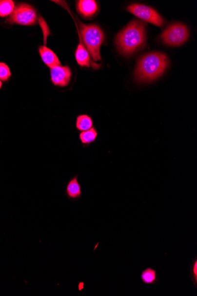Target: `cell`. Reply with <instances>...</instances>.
Masks as SVG:
<instances>
[{
	"label": "cell",
	"instance_id": "cell-7",
	"mask_svg": "<svg viewBox=\"0 0 197 296\" xmlns=\"http://www.w3.org/2000/svg\"><path fill=\"white\" fill-rule=\"evenodd\" d=\"M50 73L52 81L55 85L64 87L69 84L72 72L68 66H58L53 67Z\"/></svg>",
	"mask_w": 197,
	"mask_h": 296
},
{
	"label": "cell",
	"instance_id": "cell-19",
	"mask_svg": "<svg viewBox=\"0 0 197 296\" xmlns=\"http://www.w3.org/2000/svg\"><path fill=\"white\" fill-rule=\"evenodd\" d=\"M1 87H2V83H1V80H0V89L1 88Z\"/></svg>",
	"mask_w": 197,
	"mask_h": 296
},
{
	"label": "cell",
	"instance_id": "cell-2",
	"mask_svg": "<svg viewBox=\"0 0 197 296\" xmlns=\"http://www.w3.org/2000/svg\"><path fill=\"white\" fill-rule=\"evenodd\" d=\"M168 65V59L164 53H147L138 62L135 78L142 83H150L161 77Z\"/></svg>",
	"mask_w": 197,
	"mask_h": 296
},
{
	"label": "cell",
	"instance_id": "cell-6",
	"mask_svg": "<svg viewBox=\"0 0 197 296\" xmlns=\"http://www.w3.org/2000/svg\"><path fill=\"white\" fill-rule=\"evenodd\" d=\"M127 9L129 12L133 14L138 18L156 26L162 27L164 24V19L159 13L154 8L147 5L133 4L129 5Z\"/></svg>",
	"mask_w": 197,
	"mask_h": 296
},
{
	"label": "cell",
	"instance_id": "cell-12",
	"mask_svg": "<svg viewBox=\"0 0 197 296\" xmlns=\"http://www.w3.org/2000/svg\"><path fill=\"white\" fill-rule=\"evenodd\" d=\"M140 280L145 285H153L159 281L156 270L151 267L146 268L142 271L140 275Z\"/></svg>",
	"mask_w": 197,
	"mask_h": 296
},
{
	"label": "cell",
	"instance_id": "cell-16",
	"mask_svg": "<svg viewBox=\"0 0 197 296\" xmlns=\"http://www.w3.org/2000/svg\"><path fill=\"white\" fill-rule=\"evenodd\" d=\"M11 77V71L6 64L0 63V80L6 82Z\"/></svg>",
	"mask_w": 197,
	"mask_h": 296
},
{
	"label": "cell",
	"instance_id": "cell-3",
	"mask_svg": "<svg viewBox=\"0 0 197 296\" xmlns=\"http://www.w3.org/2000/svg\"><path fill=\"white\" fill-rule=\"evenodd\" d=\"M81 38L93 60H101L100 46L105 36L99 27L94 24H84L79 22Z\"/></svg>",
	"mask_w": 197,
	"mask_h": 296
},
{
	"label": "cell",
	"instance_id": "cell-18",
	"mask_svg": "<svg viewBox=\"0 0 197 296\" xmlns=\"http://www.w3.org/2000/svg\"><path fill=\"white\" fill-rule=\"evenodd\" d=\"M39 22H40L41 27L43 31L44 39H46L50 33L49 28H48L46 22L44 21V20L42 19L41 17H40V19H39Z\"/></svg>",
	"mask_w": 197,
	"mask_h": 296
},
{
	"label": "cell",
	"instance_id": "cell-13",
	"mask_svg": "<svg viewBox=\"0 0 197 296\" xmlns=\"http://www.w3.org/2000/svg\"><path fill=\"white\" fill-rule=\"evenodd\" d=\"M98 132L95 128H92L88 131L81 132L79 139L84 147H88L94 143L98 137Z\"/></svg>",
	"mask_w": 197,
	"mask_h": 296
},
{
	"label": "cell",
	"instance_id": "cell-8",
	"mask_svg": "<svg viewBox=\"0 0 197 296\" xmlns=\"http://www.w3.org/2000/svg\"><path fill=\"white\" fill-rule=\"evenodd\" d=\"M79 175L74 176L67 182L65 189V195L70 201H77L81 198V188L78 180Z\"/></svg>",
	"mask_w": 197,
	"mask_h": 296
},
{
	"label": "cell",
	"instance_id": "cell-1",
	"mask_svg": "<svg viewBox=\"0 0 197 296\" xmlns=\"http://www.w3.org/2000/svg\"><path fill=\"white\" fill-rule=\"evenodd\" d=\"M145 41V24L141 21H134L118 34L116 44L122 55L130 56L144 45Z\"/></svg>",
	"mask_w": 197,
	"mask_h": 296
},
{
	"label": "cell",
	"instance_id": "cell-10",
	"mask_svg": "<svg viewBox=\"0 0 197 296\" xmlns=\"http://www.w3.org/2000/svg\"><path fill=\"white\" fill-rule=\"evenodd\" d=\"M79 13L83 16L88 18L95 15L98 10L97 2L93 0H81L77 4Z\"/></svg>",
	"mask_w": 197,
	"mask_h": 296
},
{
	"label": "cell",
	"instance_id": "cell-14",
	"mask_svg": "<svg viewBox=\"0 0 197 296\" xmlns=\"http://www.w3.org/2000/svg\"><path fill=\"white\" fill-rule=\"evenodd\" d=\"M77 128L80 131H88L93 128V121L91 117L87 115H81L77 117Z\"/></svg>",
	"mask_w": 197,
	"mask_h": 296
},
{
	"label": "cell",
	"instance_id": "cell-15",
	"mask_svg": "<svg viewBox=\"0 0 197 296\" xmlns=\"http://www.w3.org/2000/svg\"><path fill=\"white\" fill-rule=\"evenodd\" d=\"M15 8V2L11 0L0 1V17L4 18L11 15Z\"/></svg>",
	"mask_w": 197,
	"mask_h": 296
},
{
	"label": "cell",
	"instance_id": "cell-17",
	"mask_svg": "<svg viewBox=\"0 0 197 296\" xmlns=\"http://www.w3.org/2000/svg\"><path fill=\"white\" fill-rule=\"evenodd\" d=\"M190 275L191 280L196 287L197 286V258L194 259L191 263L190 267Z\"/></svg>",
	"mask_w": 197,
	"mask_h": 296
},
{
	"label": "cell",
	"instance_id": "cell-9",
	"mask_svg": "<svg viewBox=\"0 0 197 296\" xmlns=\"http://www.w3.org/2000/svg\"><path fill=\"white\" fill-rule=\"evenodd\" d=\"M39 52H40L42 60L50 68L52 69L56 66H61L60 62L59 60L58 56L49 48L42 46L39 48Z\"/></svg>",
	"mask_w": 197,
	"mask_h": 296
},
{
	"label": "cell",
	"instance_id": "cell-4",
	"mask_svg": "<svg viewBox=\"0 0 197 296\" xmlns=\"http://www.w3.org/2000/svg\"><path fill=\"white\" fill-rule=\"evenodd\" d=\"M189 35V30L186 26L176 23L170 25L165 30L161 35V39L168 46H179L188 40Z\"/></svg>",
	"mask_w": 197,
	"mask_h": 296
},
{
	"label": "cell",
	"instance_id": "cell-5",
	"mask_svg": "<svg viewBox=\"0 0 197 296\" xmlns=\"http://www.w3.org/2000/svg\"><path fill=\"white\" fill-rule=\"evenodd\" d=\"M37 19L35 8L29 4L22 3L15 7L12 14L8 18L7 22L11 24L32 26L36 24Z\"/></svg>",
	"mask_w": 197,
	"mask_h": 296
},
{
	"label": "cell",
	"instance_id": "cell-11",
	"mask_svg": "<svg viewBox=\"0 0 197 296\" xmlns=\"http://www.w3.org/2000/svg\"><path fill=\"white\" fill-rule=\"evenodd\" d=\"M76 59L78 63L81 66H91V61L88 50L84 47V45L80 43L78 45L77 52H76Z\"/></svg>",
	"mask_w": 197,
	"mask_h": 296
}]
</instances>
